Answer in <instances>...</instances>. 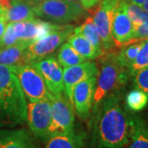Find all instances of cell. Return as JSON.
I'll list each match as a JSON object with an SVG mask.
<instances>
[{"instance_id": "6da1fadb", "label": "cell", "mask_w": 148, "mask_h": 148, "mask_svg": "<svg viewBox=\"0 0 148 148\" xmlns=\"http://www.w3.org/2000/svg\"><path fill=\"white\" fill-rule=\"evenodd\" d=\"M94 141L97 148H126L131 137L132 119L123 107L119 93L107 96L91 110Z\"/></svg>"}, {"instance_id": "7a4b0ae2", "label": "cell", "mask_w": 148, "mask_h": 148, "mask_svg": "<svg viewBox=\"0 0 148 148\" xmlns=\"http://www.w3.org/2000/svg\"><path fill=\"white\" fill-rule=\"evenodd\" d=\"M26 96L8 66L0 64V124L16 126L27 122Z\"/></svg>"}, {"instance_id": "3957f363", "label": "cell", "mask_w": 148, "mask_h": 148, "mask_svg": "<svg viewBox=\"0 0 148 148\" xmlns=\"http://www.w3.org/2000/svg\"><path fill=\"white\" fill-rule=\"evenodd\" d=\"M115 51L112 50L101 56V71L98 73L92 109H95L102 101L113 93L118 92L129 77L127 69L119 63Z\"/></svg>"}, {"instance_id": "277c9868", "label": "cell", "mask_w": 148, "mask_h": 148, "mask_svg": "<svg viewBox=\"0 0 148 148\" xmlns=\"http://www.w3.org/2000/svg\"><path fill=\"white\" fill-rule=\"evenodd\" d=\"M32 8L36 16L60 24L78 21L86 14L80 3L69 0H42Z\"/></svg>"}, {"instance_id": "5b68a950", "label": "cell", "mask_w": 148, "mask_h": 148, "mask_svg": "<svg viewBox=\"0 0 148 148\" xmlns=\"http://www.w3.org/2000/svg\"><path fill=\"white\" fill-rule=\"evenodd\" d=\"M8 67L19 80L26 99L29 101H51L53 95L48 89L41 75L32 64Z\"/></svg>"}, {"instance_id": "8992f818", "label": "cell", "mask_w": 148, "mask_h": 148, "mask_svg": "<svg viewBox=\"0 0 148 148\" xmlns=\"http://www.w3.org/2000/svg\"><path fill=\"white\" fill-rule=\"evenodd\" d=\"M51 110L52 120L48 132V138L56 134H67L74 132L75 110L73 104L63 92L53 95L51 99Z\"/></svg>"}, {"instance_id": "52a82bcc", "label": "cell", "mask_w": 148, "mask_h": 148, "mask_svg": "<svg viewBox=\"0 0 148 148\" xmlns=\"http://www.w3.org/2000/svg\"><path fill=\"white\" fill-rule=\"evenodd\" d=\"M74 28L75 27L72 25H64L62 29L52 32L42 39L32 43L25 53L26 64L52 55L69 36L73 33Z\"/></svg>"}, {"instance_id": "ba28073f", "label": "cell", "mask_w": 148, "mask_h": 148, "mask_svg": "<svg viewBox=\"0 0 148 148\" xmlns=\"http://www.w3.org/2000/svg\"><path fill=\"white\" fill-rule=\"evenodd\" d=\"M119 0H101L95 7L88 10L101 39L105 53L112 51L116 45L111 35V21L113 12Z\"/></svg>"}, {"instance_id": "9c48e42d", "label": "cell", "mask_w": 148, "mask_h": 148, "mask_svg": "<svg viewBox=\"0 0 148 148\" xmlns=\"http://www.w3.org/2000/svg\"><path fill=\"white\" fill-rule=\"evenodd\" d=\"M52 120L51 101H29L27 106V122L36 137L46 141Z\"/></svg>"}, {"instance_id": "30bf717a", "label": "cell", "mask_w": 148, "mask_h": 148, "mask_svg": "<svg viewBox=\"0 0 148 148\" xmlns=\"http://www.w3.org/2000/svg\"><path fill=\"white\" fill-rule=\"evenodd\" d=\"M29 64H32L41 75L52 95H58L64 91L63 69L53 55H49Z\"/></svg>"}, {"instance_id": "8fae6325", "label": "cell", "mask_w": 148, "mask_h": 148, "mask_svg": "<svg viewBox=\"0 0 148 148\" xmlns=\"http://www.w3.org/2000/svg\"><path fill=\"white\" fill-rule=\"evenodd\" d=\"M97 75L80 82L73 90L74 110L78 118L82 120H87L91 114Z\"/></svg>"}, {"instance_id": "7c38bea8", "label": "cell", "mask_w": 148, "mask_h": 148, "mask_svg": "<svg viewBox=\"0 0 148 148\" xmlns=\"http://www.w3.org/2000/svg\"><path fill=\"white\" fill-rule=\"evenodd\" d=\"M133 33L134 27L126 13L124 0H119L111 21V35L116 47L120 48L127 43L132 42Z\"/></svg>"}, {"instance_id": "4fadbf2b", "label": "cell", "mask_w": 148, "mask_h": 148, "mask_svg": "<svg viewBox=\"0 0 148 148\" xmlns=\"http://www.w3.org/2000/svg\"><path fill=\"white\" fill-rule=\"evenodd\" d=\"M98 73L99 69L95 62H85L75 66L64 68L63 71L64 95L73 103V90L74 86L80 82L87 79L94 75H97Z\"/></svg>"}, {"instance_id": "5bb4252c", "label": "cell", "mask_w": 148, "mask_h": 148, "mask_svg": "<svg viewBox=\"0 0 148 148\" xmlns=\"http://www.w3.org/2000/svg\"><path fill=\"white\" fill-rule=\"evenodd\" d=\"M0 148H38L25 129L0 130Z\"/></svg>"}, {"instance_id": "9a60e30c", "label": "cell", "mask_w": 148, "mask_h": 148, "mask_svg": "<svg viewBox=\"0 0 148 148\" xmlns=\"http://www.w3.org/2000/svg\"><path fill=\"white\" fill-rule=\"evenodd\" d=\"M32 43L19 40L15 45L3 48L0 50V64L5 66H15L26 64L25 53Z\"/></svg>"}, {"instance_id": "2e32d148", "label": "cell", "mask_w": 148, "mask_h": 148, "mask_svg": "<svg viewBox=\"0 0 148 148\" xmlns=\"http://www.w3.org/2000/svg\"><path fill=\"white\" fill-rule=\"evenodd\" d=\"M132 130L128 148H148V123L138 115L131 114Z\"/></svg>"}, {"instance_id": "e0dca14e", "label": "cell", "mask_w": 148, "mask_h": 148, "mask_svg": "<svg viewBox=\"0 0 148 148\" xmlns=\"http://www.w3.org/2000/svg\"><path fill=\"white\" fill-rule=\"evenodd\" d=\"M73 32L82 35L90 43V45L95 49L97 58H100L105 53L99 32L91 16H87L80 27L74 28Z\"/></svg>"}, {"instance_id": "ac0fdd59", "label": "cell", "mask_w": 148, "mask_h": 148, "mask_svg": "<svg viewBox=\"0 0 148 148\" xmlns=\"http://www.w3.org/2000/svg\"><path fill=\"white\" fill-rule=\"evenodd\" d=\"M35 16L36 14L32 6L29 3L12 2L11 6L6 11L5 21L8 23H13L32 20Z\"/></svg>"}, {"instance_id": "d6986e66", "label": "cell", "mask_w": 148, "mask_h": 148, "mask_svg": "<svg viewBox=\"0 0 148 148\" xmlns=\"http://www.w3.org/2000/svg\"><path fill=\"white\" fill-rule=\"evenodd\" d=\"M46 142L45 148H82V138L75 132L53 135Z\"/></svg>"}, {"instance_id": "ffe728a7", "label": "cell", "mask_w": 148, "mask_h": 148, "mask_svg": "<svg viewBox=\"0 0 148 148\" xmlns=\"http://www.w3.org/2000/svg\"><path fill=\"white\" fill-rule=\"evenodd\" d=\"M67 40L69 45L86 59H95L97 58L94 47L82 35L73 32Z\"/></svg>"}, {"instance_id": "44dd1931", "label": "cell", "mask_w": 148, "mask_h": 148, "mask_svg": "<svg viewBox=\"0 0 148 148\" xmlns=\"http://www.w3.org/2000/svg\"><path fill=\"white\" fill-rule=\"evenodd\" d=\"M58 62L64 68H69L85 63L86 59L80 55L69 43H64L58 49Z\"/></svg>"}, {"instance_id": "7402d4cb", "label": "cell", "mask_w": 148, "mask_h": 148, "mask_svg": "<svg viewBox=\"0 0 148 148\" xmlns=\"http://www.w3.org/2000/svg\"><path fill=\"white\" fill-rule=\"evenodd\" d=\"M143 41H132L120 47V50L116 53V57L122 67L128 70L138 55L143 45Z\"/></svg>"}, {"instance_id": "603a6c76", "label": "cell", "mask_w": 148, "mask_h": 148, "mask_svg": "<svg viewBox=\"0 0 148 148\" xmlns=\"http://www.w3.org/2000/svg\"><path fill=\"white\" fill-rule=\"evenodd\" d=\"M148 105V94L140 89H134L126 95L127 109L134 112L143 110Z\"/></svg>"}, {"instance_id": "cb8c5ba5", "label": "cell", "mask_w": 148, "mask_h": 148, "mask_svg": "<svg viewBox=\"0 0 148 148\" xmlns=\"http://www.w3.org/2000/svg\"><path fill=\"white\" fill-rule=\"evenodd\" d=\"M148 66V39L144 40L136 58L128 69L129 76H134L139 70Z\"/></svg>"}, {"instance_id": "d4e9b609", "label": "cell", "mask_w": 148, "mask_h": 148, "mask_svg": "<svg viewBox=\"0 0 148 148\" xmlns=\"http://www.w3.org/2000/svg\"><path fill=\"white\" fill-rule=\"evenodd\" d=\"M124 8L127 16L132 21L133 27H138L144 20L147 12L143 9L142 7L136 5L124 0Z\"/></svg>"}, {"instance_id": "484cf974", "label": "cell", "mask_w": 148, "mask_h": 148, "mask_svg": "<svg viewBox=\"0 0 148 148\" xmlns=\"http://www.w3.org/2000/svg\"><path fill=\"white\" fill-rule=\"evenodd\" d=\"M64 25H58L55 23H51L49 21H45L37 19V33L35 37L34 42L45 37L50 33L62 29Z\"/></svg>"}, {"instance_id": "4316f807", "label": "cell", "mask_w": 148, "mask_h": 148, "mask_svg": "<svg viewBox=\"0 0 148 148\" xmlns=\"http://www.w3.org/2000/svg\"><path fill=\"white\" fill-rule=\"evenodd\" d=\"M133 82L137 89H140L148 94V66L135 73Z\"/></svg>"}, {"instance_id": "83f0119b", "label": "cell", "mask_w": 148, "mask_h": 148, "mask_svg": "<svg viewBox=\"0 0 148 148\" xmlns=\"http://www.w3.org/2000/svg\"><path fill=\"white\" fill-rule=\"evenodd\" d=\"M148 39V12H147L146 16L143 21L138 25V27H134L133 33V40L132 41H140Z\"/></svg>"}, {"instance_id": "f1b7e54d", "label": "cell", "mask_w": 148, "mask_h": 148, "mask_svg": "<svg viewBox=\"0 0 148 148\" xmlns=\"http://www.w3.org/2000/svg\"><path fill=\"white\" fill-rule=\"evenodd\" d=\"M101 0H79V3L82 8L86 10H90L93 7H95Z\"/></svg>"}, {"instance_id": "f546056e", "label": "cell", "mask_w": 148, "mask_h": 148, "mask_svg": "<svg viewBox=\"0 0 148 148\" xmlns=\"http://www.w3.org/2000/svg\"><path fill=\"white\" fill-rule=\"evenodd\" d=\"M7 22L3 20H0V38L3 36V33L5 32L6 27H7Z\"/></svg>"}, {"instance_id": "4dcf8cb0", "label": "cell", "mask_w": 148, "mask_h": 148, "mask_svg": "<svg viewBox=\"0 0 148 148\" xmlns=\"http://www.w3.org/2000/svg\"><path fill=\"white\" fill-rule=\"evenodd\" d=\"M125 1H127V2H129V3H132L136 4V5L142 7L145 0H125Z\"/></svg>"}, {"instance_id": "1f68e13d", "label": "cell", "mask_w": 148, "mask_h": 148, "mask_svg": "<svg viewBox=\"0 0 148 148\" xmlns=\"http://www.w3.org/2000/svg\"><path fill=\"white\" fill-rule=\"evenodd\" d=\"M6 11H7V9L3 8H2V7L0 6V20H3V21H5Z\"/></svg>"}, {"instance_id": "d6a6232c", "label": "cell", "mask_w": 148, "mask_h": 148, "mask_svg": "<svg viewBox=\"0 0 148 148\" xmlns=\"http://www.w3.org/2000/svg\"><path fill=\"white\" fill-rule=\"evenodd\" d=\"M142 8H143V10L146 11V12H148V0H145V1H144Z\"/></svg>"}, {"instance_id": "836d02e7", "label": "cell", "mask_w": 148, "mask_h": 148, "mask_svg": "<svg viewBox=\"0 0 148 148\" xmlns=\"http://www.w3.org/2000/svg\"><path fill=\"white\" fill-rule=\"evenodd\" d=\"M40 1H42V0H32V6H34L35 4H36L37 3H39V2H40Z\"/></svg>"}, {"instance_id": "e575fe53", "label": "cell", "mask_w": 148, "mask_h": 148, "mask_svg": "<svg viewBox=\"0 0 148 148\" xmlns=\"http://www.w3.org/2000/svg\"><path fill=\"white\" fill-rule=\"evenodd\" d=\"M69 1H72L74 3H79V0H69Z\"/></svg>"}]
</instances>
